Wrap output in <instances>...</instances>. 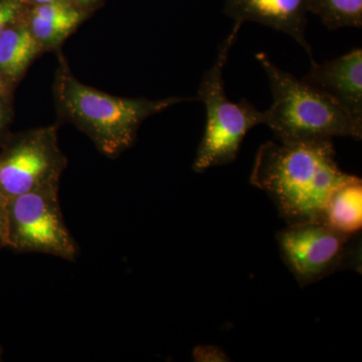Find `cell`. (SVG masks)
I'll list each match as a JSON object with an SVG mask.
<instances>
[{
    "instance_id": "6da1fadb",
    "label": "cell",
    "mask_w": 362,
    "mask_h": 362,
    "mask_svg": "<svg viewBox=\"0 0 362 362\" xmlns=\"http://www.w3.org/2000/svg\"><path fill=\"white\" fill-rule=\"evenodd\" d=\"M354 175L343 173L332 139L269 141L259 147L251 183L273 199L288 225L323 223L331 194Z\"/></svg>"
},
{
    "instance_id": "7a4b0ae2",
    "label": "cell",
    "mask_w": 362,
    "mask_h": 362,
    "mask_svg": "<svg viewBox=\"0 0 362 362\" xmlns=\"http://www.w3.org/2000/svg\"><path fill=\"white\" fill-rule=\"evenodd\" d=\"M58 59L52 95L59 120L73 124L110 158H116L133 146L140 126L149 117L194 100L112 96L78 81L62 52Z\"/></svg>"
},
{
    "instance_id": "3957f363",
    "label": "cell",
    "mask_w": 362,
    "mask_h": 362,
    "mask_svg": "<svg viewBox=\"0 0 362 362\" xmlns=\"http://www.w3.org/2000/svg\"><path fill=\"white\" fill-rule=\"evenodd\" d=\"M268 77L273 104L264 122L279 141L362 138V119L350 115L330 98L303 80L278 68L265 52L256 54Z\"/></svg>"
},
{
    "instance_id": "277c9868",
    "label": "cell",
    "mask_w": 362,
    "mask_h": 362,
    "mask_svg": "<svg viewBox=\"0 0 362 362\" xmlns=\"http://www.w3.org/2000/svg\"><path fill=\"white\" fill-rule=\"evenodd\" d=\"M242 25L240 21H235L232 30L218 47L216 62L204 74L197 90V100L206 108V121L194 162L197 173L232 163L247 132L264 122V112L249 100L235 103L226 94L223 70Z\"/></svg>"
},
{
    "instance_id": "5b68a950",
    "label": "cell",
    "mask_w": 362,
    "mask_h": 362,
    "mask_svg": "<svg viewBox=\"0 0 362 362\" xmlns=\"http://www.w3.org/2000/svg\"><path fill=\"white\" fill-rule=\"evenodd\" d=\"M59 187H47L7 202V247L20 252H42L74 262L78 246L66 226Z\"/></svg>"
},
{
    "instance_id": "8992f818",
    "label": "cell",
    "mask_w": 362,
    "mask_h": 362,
    "mask_svg": "<svg viewBox=\"0 0 362 362\" xmlns=\"http://www.w3.org/2000/svg\"><path fill=\"white\" fill-rule=\"evenodd\" d=\"M68 159L59 145L58 125L35 128L11 138L0 153V197L59 187Z\"/></svg>"
},
{
    "instance_id": "52a82bcc",
    "label": "cell",
    "mask_w": 362,
    "mask_h": 362,
    "mask_svg": "<svg viewBox=\"0 0 362 362\" xmlns=\"http://www.w3.org/2000/svg\"><path fill=\"white\" fill-rule=\"evenodd\" d=\"M350 237L323 223H305L288 225L277 240L286 265L306 285L341 264Z\"/></svg>"
},
{
    "instance_id": "ba28073f",
    "label": "cell",
    "mask_w": 362,
    "mask_h": 362,
    "mask_svg": "<svg viewBox=\"0 0 362 362\" xmlns=\"http://www.w3.org/2000/svg\"><path fill=\"white\" fill-rule=\"evenodd\" d=\"M302 80L356 118L362 119V49H351L323 63L311 62Z\"/></svg>"
},
{
    "instance_id": "9c48e42d",
    "label": "cell",
    "mask_w": 362,
    "mask_h": 362,
    "mask_svg": "<svg viewBox=\"0 0 362 362\" xmlns=\"http://www.w3.org/2000/svg\"><path fill=\"white\" fill-rule=\"evenodd\" d=\"M307 13L306 0H226L223 6V13L235 21H252L290 35L312 62V49L305 35Z\"/></svg>"
},
{
    "instance_id": "30bf717a",
    "label": "cell",
    "mask_w": 362,
    "mask_h": 362,
    "mask_svg": "<svg viewBox=\"0 0 362 362\" xmlns=\"http://www.w3.org/2000/svg\"><path fill=\"white\" fill-rule=\"evenodd\" d=\"M26 21L42 52L58 51L87 18L71 0L28 6Z\"/></svg>"
},
{
    "instance_id": "8fae6325",
    "label": "cell",
    "mask_w": 362,
    "mask_h": 362,
    "mask_svg": "<svg viewBox=\"0 0 362 362\" xmlns=\"http://www.w3.org/2000/svg\"><path fill=\"white\" fill-rule=\"evenodd\" d=\"M25 11L0 35V75L11 87L18 84L35 59L44 54L30 32Z\"/></svg>"
},
{
    "instance_id": "7c38bea8",
    "label": "cell",
    "mask_w": 362,
    "mask_h": 362,
    "mask_svg": "<svg viewBox=\"0 0 362 362\" xmlns=\"http://www.w3.org/2000/svg\"><path fill=\"white\" fill-rule=\"evenodd\" d=\"M323 223L351 235L362 226V181L352 176L331 194L324 211Z\"/></svg>"
},
{
    "instance_id": "4fadbf2b",
    "label": "cell",
    "mask_w": 362,
    "mask_h": 362,
    "mask_svg": "<svg viewBox=\"0 0 362 362\" xmlns=\"http://www.w3.org/2000/svg\"><path fill=\"white\" fill-rule=\"evenodd\" d=\"M306 6L328 30L362 26V0H306Z\"/></svg>"
},
{
    "instance_id": "5bb4252c",
    "label": "cell",
    "mask_w": 362,
    "mask_h": 362,
    "mask_svg": "<svg viewBox=\"0 0 362 362\" xmlns=\"http://www.w3.org/2000/svg\"><path fill=\"white\" fill-rule=\"evenodd\" d=\"M26 7L23 0H0V35L25 11Z\"/></svg>"
},
{
    "instance_id": "9a60e30c",
    "label": "cell",
    "mask_w": 362,
    "mask_h": 362,
    "mask_svg": "<svg viewBox=\"0 0 362 362\" xmlns=\"http://www.w3.org/2000/svg\"><path fill=\"white\" fill-rule=\"evenodd\" d=\"M195 361H228L223 350L216 346H199L194 350Z\"/></svg>"
},
{
    "instance_id": "2e32d148",
    "label": "cell",
    "mask_w": 362,
    "mask_h": 362,
    "mask_svg": "<svg viewBox=\"0 0 362 362\" xmlns=\"http://www.w3.org/2000/svg\"><path fill=\"white\" fill-rule=\"evenodd\" d=\"M7 238H8L7 202L0 197V247H7Z\"/></svg>"
},
{
    "instance_id": "e0dca14e",
    "label": "cell",
    "mask_w": 362,
    "mask_h": 362,
    "mask_svg": "<svg viewBox=\"0 0 362 362\" xmlns=\"http://www.w3.org/2000/svg\"><path fill=\"white\" fill-rule=\"evenodd\" d=\"M11 95H0V135L6 129L7 124L11 119V108H9L8 99Z\"/></svg>"
},
{
    "instance_id": "ac0fdd59",
    "label": "cell",
    "mask_w": 362,
    "mask_h": 362,
    "mask_svg": "<svg viewBox=\"0 0 362 362\" xmlns=\"http://www.w3.org/2000/svg\"><path fill=\"white\" fill-rule=\"evenodd\" d=\"M71 1H73L78 8L82 9L84 13H88V11H90L93 7L97 6L100 0H71Z\"/></svg>"
},
{
    "instance_id": "d6986e66",
    "label": "cell",
    "mask_w": 362,
    "mask_h": 362,
    "mask_svg": "<svg viewBox=\"0 0 362 362\" xmlns=\"http://www.w3.org/2000/svg\"><path fill=\"white\" fill-rule=\"evenodd\" d=\"M26 6H39V4H49V2L56 1V0H23Z\"/></svg>"
},
{
    "instance_id": "ffe728a7",
    "label": "cell",
    "mask_w": 362,
    "mask_h": 362,
    "mask_svg": "<svg viewBox=\"0 0 362 362\" xmlns=\"http://www.w3.org/2000/svg\"><path fill=\"white\" fill-rule=\"evenodd\" d=\"M0 95H11V93H6L4 90L0 89Z\"/></svg>"
}]
</instances>
